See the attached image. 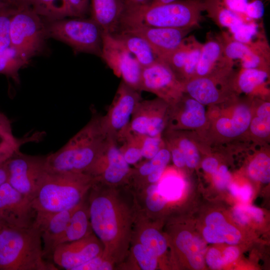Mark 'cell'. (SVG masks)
<instances>
[{"instance_id": "1", "label": "cell", "mask_w": 270, "mask_h": 270, "mask_svg": "<svg viewBox=\"0 0 270 270\" xmlns=\"http://www.w3.org/2000/svg\"><path fill=\"white\" fill-rule=\"evenodd\" d=\"M86 200L94 234L104 246V256L121 265L126 259L134 226L140 210L128 184L110 186L94 182Z\"/></svg>"}, {"instance_id": "30", "label": "cell", "mask_w": 270, "mask_h": 270, "mask_svg": "<svg viewBox=\"0 0 270 270\" xmlns=\"http://www.w3.org/2000/svg\"><path fill=\"white\" fill-rule=\"evenodd\" d=\"M116 142L124 159L130 166L137 165L143 158L139 135L127 128L116 138Z\"/></svg>"}, {"instance_id": "54", "label": "cell", "mask_w": 270, "mask_h": 270, "mask_svg": "<svg viewBox=\"0 0 270 270\" xmlns=\"http://www.w3.org/2000/svg\"><path fill=\"white\" fill-rule=\"evenodd\" d=\"M244 208L250 217L256 222H260L263 220V212L258 208L249 206H244Z\"/></svg>"}, {"instance_id": "16", "label": "cell", "mask_w": 270, "mask_h": 270, "mask_svg": "<svg viewBox=\"0 0 270 270\" xmlns=\"http://www.w3.org/2000/svg\"><path fill=\"white\" fill-rule=\"evenodd\" d=\"M103 252L102 244L93 232L81 239L58 244L51 254L55 264L66 270H75Z\"/></svg>"}, {"instance_id": "62", "label": "cell", "mask_w": 270, "mask_h": 270, "mask_svg": "<svg viewBox=\"0 0 270 270\" xmlns=\"http://www.w3.org/2000/svg\"><path fill=\"white\" fill-rule=\"evenodd\" d=\"M5 228L0 222V231Z\"/></svg>"}, {"instance_id": "14", "label": "cell", "mask_w": 270, "mask_h": 270, "mask_svg": "<svg viewBox=\"0 0 270 270\" xmlns=\"http://www.w3.org/2000/svg\"><path fill=\"white\" fill-rule=\"evenodd\" d=\"M36 213L31 201L7 182L0 186V222L5 228H29Z\"/></svg>"}, {"instance_id": "58", "label": "cell", "mask_w": 270, "mask_h": 270, "mask_svg": "<svg viewBox=\"0 0 270 270\" xmlns=\"http://www.w3.org/2000/svg\"><path fill=\"white\" fill-rule=\"evenodd\" d=\"M8 174L5 162L0 164V186L7 181Z\"/></svg>"}, {"instance_id": "37", "label": "cell", "mask_w": 270, "mask_h": 270, "mask_svg": "<svg viewBox=\"0 0 270 270\" xmlns=\"http://www.w3.org/2000/svg\"><path fill=\"white\" fill-rule=\"evenodd\" d=\"M248 172L252 179L262 183H268L270 180V158L264 153L258 154L250 163Z\"/></svg>"}, {"instance_id": "11", "label": "cell", "mask_w": 270, "mask_h": 270, "mask_svg": "<svg viewBox=\"0 0 270 270\" xmlns=\"http://www.w3.org/2000/svg\"><path fill=\"white\" fill-rule=\"evenodd\" d=\"M204 4L208 16L233 40L252 44L266 39L260 22H246L212 0H204Z\"/></svg>"}, {"instance_id": "24", "label": "cell", "mask_w": 270, "mask_h": 270, "mask_svg": "<svg viewBox=\"0 0 270 270\" xmlns=\"http://www.w3.org/2000/svg\"><path fill=\"white\" fill-rule=\"evenodd\" d=\"M112 34L124 44L142 68L159 60L150 44L142 38L122 31H118Z\"/></svg>"}, {"instance_id": "56", "label": "cell", "mask_w": 270, "mask_h": 270, "mask_svg": "<svg viewBox=\"0 0 270 270\" xmlns=\"http://www.w3.org/2000/svg\"><path fill=\"white\" fill-rule=\"evenodd\" d=\"M252 196V188L249 184H245L239 188L238 197L242 201L246 202L249 200Z\"/></svg>"}, {"instance_id": "20", "label": "cell", "mask_w": 270, "mask_h": 270, "mask_svg": "<svg viewBox=\"0 0 270 270\" xmlns=\"http://www.w3.org/2000/svg\"><path fill=\"white\" fill-rule=\"evenodd\" d=\"M126 0H90L91 18L103 32L110 34L116 32Z\"/></svg>"}, {"instance_id": "26", "label": "cell", "mask_w": 270, "mask_h": 270, "mask_svg": "<svg viewBox=\"0 0 270 270\" xmlns=\"http://www.w3.org/2000/svg\"><path fill=\"white\" fill-rule=\"evenodd\" d=\"M251 120L249 108L245 104H240L234 109L231 118H220L216 122V128L222 136L234 138L244 133L250 126Z\"/></svg>"}, {"instance_id": "29", "label": "cell", "mask_w": 270, "mask_h": 270, "mask_svg": "<svg viewBox=\"0 0 270 270\" xmlns=\"http://www.w3.org/2000/svg\"><path fill=\"white\" fill-rule=\"evenodd\" d=\"M31 8L46 21L72 16L68 0H34Z\"/></svg>"}, {"instance_id": "3", "label": "cell", "mask_w": 270, "mask_h": 270, "mask_svg": "<svg viewBox=\"0 0 270 270\" xmlns=\"http://www.w3.org/2000/svg\"><path fill=\"white\" fill-rule=\"evenodd\" d=\"M94 114L90 121L62 148L46 156L48 172L86 173L94 164L107 140L100 122Z\"/></svg>"}, {"instance_id": "7", "label": "cell", "mask_w": 270, "mask_h": 270, "mask_svg": "<svg viewBox=\"0 0 270 270\" xmlns=\"http://www.w3.org/2000/svg\"><path fill=\"white\" fill-rule=\"evenodd\" d=\"M10 46L29 62L44 48L45 22L31 8L17 10L10 22Z\"/></svg>"}, {"instance_id": "46", "label": "cell", "mask_w": 270, "mask_h": 270, "mask_svg": "<svg viewBox=\"0 0 270 270\" xmlns=\"http://www.w3.org/2000/svg\"><path fill=\"white\" fill-rule=\"evenodd\" d=\"M203 236L205 240L211 244H220L224 242V238L222 234L215 230L206 226L203 230Z\"/></svg>"}, {"instance_id": "22", "label": "cell", "mask_w": 270, "mask_h": 270, "mask_svg": "<svg viewBox=\"0 0 270 270\" xmlns=\"http://www.w3.org/2000/svg\"><path fill=\"white\" fill-rule=\"evenodd\" d=\"M92 233L93 232L86 198L74 208L66 230L59 240L58 244L76 240Z\"/></svg>"}, {"instance_id": "21", "label": "cell", "mask_w": 270, "mask_h": 270, "mask_svg": "<svg viewBox=\"0 0 270 270\" xmlns=\"http://www.w3.org/2000/svg\"><path fill=\"white\" fill-rule=\"evenodd\" d=\"M232 66L224 58L220 34H208L206 42L202 44L194 77L208 76L214 72V70L217 71L224 68H232Z\"/></svg>"}, {"instance_id": "18", "label": "cell", "mask_w": 270, "mask_h": 270, "mask_svg": "<svg viewBox=\"0 0 270 270\" xmlns=\"http://www.w3.org/2000/svg\"><path fill=\"white\" fill-rule=\"evenodd\" d=\"M194 29L136 26L120 28L118 31L142 38L160 60L178 47Z\"/></svg>"}, {"instance_id": "13", "label": "cell", "mask_w": 270, "mask_h": 270, "mask_svg": "<svg viewBox=\"0 0 270 270\" xmlns=\"http://www.w3.org/2000/svg\"><path fill=\"white\" fill-rule=\"evenodd\" d=\"M140 91L152 92L168 104H174L181 97L183 82L165 62L158 60L142 68Z\"/></svg>"}, {"instance_id": "40", "label": "cell", "mask_w": 270, "mask_h": 270, "mask_svg": "<svg viewBox=\"0 0 270 270\" xmlns=\"http://www.w3.org/2000/svg\"><path fill=\"white\" fill-rule=\"evenodd\" d=\"M140 136L142 158L150 160L154 156L164 147L161 136Z\"/></svg>"}, {"instance_id": "27", "label": "cell", "mask_w": 270, "mask_h": 270, "mask_svg": "<svg viewBox=\"0 0 270 270\" xmlns=\"http://www.w3.org/2000/svg\"><path fill=\"white\" fill-rule=\"evenodd\" d=\"M248 22H260L264 12L262 0H212Z\"/></svg>"}, {"instance_id": "45", "label": "cell", "mask_w": 270, "mask_h": 270, "mask_svg": "<svg viewBox=\"0 0 270 270\" xmlns=\"http://www.w3.org/2000/svg\"><path fill=\"white\" fill-rule=\"evenodd\" d=\"M207 264L213 270H219L224 265L222 256L215 248H211L207 252L206 257Z\"/></svg>"}, {"instance_id": "33", "label": "cell", "mask_w": 270, "mask_h": 270, "mask_svg": "<svg viewBox=\"0 0 270 270\" xmlns=\"http://www.w3.org/2000/svg\"><path fill=\"white\" fill-rule=\"evenodd\" d=\"M207 226L215 230L223 236L224 242L230 244H238L241 238L240 232L226 222L224 216L218 212L208 214L206 218Z\"/></svg>"}, {"instance_id": "50", "label": "cell", "mask_w": 270, "mask_h": 270, "mask_svg": "<svg viewBox=\"0 0 270 270\" xmlns=\"http://www.w3.org/2000/svg\"><path fill=\"white\" fill-rule=\"evenodd\" d=\"M18 146L0 142V164L4 162L18 150Z\"/></svg>"}, {"instance_id": "23", "label": "cell", "mask_w": 270, "mask_h": 270, "mask_svg": "<svg viewBox=\"0 0 270 270\" xmlns=\"http://www.w3.org/2000/svg\"><path fill=\"white\" fill-rule=\"evenodd\" d=\"M174 243L194 268L200 270L204 267L206 245L202 240L194 236L188 231L182 230L176 236Z\"/></svg>"}, {"instance_id": "12", "label": "cell", "mask_w": 270, "mask_h": 270, "mask_svg": "<svg viewBox=\"0 0 270 270\" xmlns=\"http://www.w3.org/2000/svg\"><path fill=\"white\" fill-rule=\"evenodd\" d=\"M142 100L140 92L122 80L106 114L100 116L102 128L115 140L128 128L133 112Z\"/></svg>"}, {"instance_id": "63", "label": "cell", "mask_w": 270, "mask_h": 270, "mask_svg": "<svg viewBox=\"0 0 270 270\" xmlns=\"http://www.w3.org/2000/svg\"><path fill=\"white\" fill-rule=\"evenodd\" d=\"M0 2H5L8 3V0H0ZM8 4H9V3H8Z\"/></svg>"}, {"instance_id": "4", "label": "cell", "mask_w": 270, "mask_h": 270, "mask_svg": "<svg viewBox=\"0 0 270 270\" xmlns=\"http://www.w3.org/2000/svg\"><path fill=\"white\" fill-rule=\"evenodd\" d=\"M94 182L93 178L84 172L46 171L31 201L36 215L75 208L86 198Z\"/></svg>"}, {"instance_id": "41", "label": "cell", "mask_w": 270, "mask_h": 270, "mask_svg": "<svg viewBox=\"0 0 270 270\" xmlns=\"http://www.w3.org/2000/svg\"><path fill=\"white\" fill-rule=\"evenodd\" d=\"M176 144L184 154L186 165L190 168H195L198 162L200 156L194 144L186 138L180 139Z\"/></svg>"}, {"instance_id": "49", "label": "cell", "mask_w": 270, "mask_h": 270, "mask_svg": "<svg viewBox=\"0 0 270 270\" xmlns=\"http://www.w3.org/2000/svg\"><path fill=\"white\" fill-rule=\"evenodd\" d=\"M170 153L174 164L176 167L181 168L186 165L184 154L176 144L172 146Z\"/></svg>"}, {"instance_id": "38", "label": "cell", "mask_w": 270, "mask_h": 270, "mask_svg": "<svg viewBox=\"0 0 270 270\" xmlns=\"http://www.w3.org/2000/svg\"><path fill=\"white\" fill-rule=\"evenodd\" d=\"M202 46V44L198 41L194 36L187 60L180 76L186 78L187 80L195 76Z\"/></svg>"}, {"instance_id": "48", "label": "cell", "mask_w": 270, "mask_h": 270, "mask_svg": "<svg viewBox=\"0 0 270 270\" xmlns=\"http://www.w3.org/2000/svg\"><path fill=\"white\" fill-rule=\"evenodd\" d=\"M0 137L7 138H14L12 132L10 120L1 112H0Z\"/></svg>"}, {"instance_id": "6", "label": "cell", "mask_w": 270, "mask_h": 270, "mask_svg": "<svg viewBox=\"0 0 270 270\" xmlns=\"http://www.w3.org/2000/svg\"><path fill=\"white\" fill-rule=\"evenodd\" d=\"M45 24L48 38L64 42L76 52L100 57L103 30L91 18H64Z\"/></svg>"}, {"instance_id": "34", "label": "cell", "mask_w": 270, "mask_h": 270, "mask_svg": "<svg viewBox=\"0 0 270 270\" xmlns=\"http://www.w3.org/2000/svg\"><path fill=\"white\" fill-rule=\"evenodd\" d=\"M138 190L143 191L141 198L143 207L140 208V210L146 216L150 213L160 212L168 203L167 200L160 192L158 183L148 184Z\"/></svg>"}, {"instance_id": "39", "label": "cell", "mask_w": 270, "mask_h": 270, "mask_svg": "<svg viewBox=\"0 0 270 270\" xmlns=\"http://www.w3.org/2000/svg\"><path fill=\"white\" fill-rule=\"evenodd\" d=\"M16 10L11 6L0 10V51L10 46V22Z\"/></svg>"}, {"instance_id": "61", "label": "cell", "mask_w": 270, "mask_h": 270, "mask_svg": "<svg viewBox=\"0 0 270 270\" xmlns=\"http://www.w3.org/2000/svg\"><path fill=\"white\" fill-rule=\"evenodd\" d=\"M177 0H152L150 4H166L172 2Z\"/></svg>"}, {"instance_id": "53", "label": "cell", "mask_w": 270, "mask_h": 270, "mask_svg": "<svg viewBox=\"0 0 270 270\" xmlns=\"http://www.w3.org/2000/svg\"><path fill=\"white\" fill-rule=\"evenodd\" d=\"M218 162L215 158L210 157L204 160L202 162V168L206 172L213 174L218 169Z\"/></svg>"}, {"instance_id": "8", "label": "cell", "mask_w": 270, "mask_h": 270, "mask_svg": "<svg viewBox=\"0 0 270 270\" xmlns=\"http://www.w3.org/2000/svg\"><path fill=\"white\" fill-rule=\"evenodd\" d=\"M46 156H32L17 150L5 161L7 182L30 201L46 172Z\"/></svg>"}, {"instance_id": "35", "label": "cell", "mask_w": 270, "mask_h": 270, "mask_svg": "<svg viewBox=\"0 0 270 270\" xmlns=\"http://www.w3.org/2000/svg\"><path fill=\"white\" fill-rule=\"evenodd\" d=\"M128 254L132 256L137 270H154L158 268V257L148 248L138 242H132Z\"/></svg>"}, {"instance_id": "42", "label": "cell", "mask_w": 270, "mask_h": 270, "mask_svg": "<svg viewBox=\"0 0 270 270\" xmlns=\"http://www.w3.org/2000/svg\"><path fill=\"white\" fill-rule=\"evenodd\" d=\"M250 129L252 133L260 138H266L270 133V118L256 116L252 119Z\"/></svg>"}, {"instance_id": "59", "label": "cell", "mask_w": 270, "mask_h": 270, "mask_svg": "<svg viewBox=\"0 0 270 270\" xmlns=\"http://www.w3.org/2000/svg\"><path fill=\"white\" fill-rule=\"evenodd\" d=\"M228 188L232 195L238 196L240 187L236 184L232 183L229 184Z\"/></svg>"}, {"instance_id": "55", "label": "cell", "mask_w": 270, "mask_h": 270, "mask_svg": "<svg viewBox=\"0 0 270 270\" xmlns=\"http://www.w3.org/2000/svg\"><path fill=\"white\" fill-rule=\"evenodd\" d=\"M10 6L20 10L28 8H31L34 0H8Z\"/></svg>"}, {"instance_id": "17", "label": "cell", "mask_w": 270, "mask_h": 270, "mask_svg": "<svg viewBox=\"0 0 270 270\" xmlns=\"http://www.w3.org/2000/svg\"><path fill=\"white\" fill-rule=\"evenodd\" d=\"M168 106L159 98L140 100L133 112L128 130L138 135L161 136L166 125Z\"/></svg>"}, {"instance_id": "9", "label": "cell", "mask_w": 270, "mask_h": 270, "mask_svg": "<svg viewBox=\"0 0 270 270\" xmlns=\"http://www.w3.org/2000/svg\"><path fill=\"white\" fill-rule=\"evenodd\" d=\"M100 58L114 74L140 92L142 68L124 44L112 34L103 32Z\"/></svg>"}, {"instance_id": "52", "label": "cell", "mask_w": 270, "mask_h": 270, "mask_svg": "<svg viewBox=\"0 0 270 270\" xmlns=\"http://www.w3.org/2000/svg\"><path fill=\"white\" fill-rule=\"evenodd\" d=\"M238 248L235 246H228L223 252L222 258L224 264H228L236 260L239 255Z\"/></svg>"}, {"instance_id": "15", "label": "cell", "mask_w": 270, "mask_h": 270, "mask_svg": "<svg viewBox=\"0 0 270 270\" xmlns=\"http://www.w3.org/2000/svg\"><path fill=\"white\" fill-rule=\"evenodd\" d=\"M225 60L232 64L237 60L244 68H262L270 63V46L267 40L246 44L232 38L226 32L220 34Z\"/></svg>"}, {"instance_id": "51", "label": "cell", "mask_w": 270, "mask_h": 270, "mask_svg": "<svg viewBox=\"0 0 270 270\" xmlns=\"http://www.w3.org/2000/svg\"><path fill=\"white\" fill-rule=\"evenodd\" d=\"M234 217L240 224H246L250 217L244 208V206H236L233 212Z\"/></svg>"}, {"instance_id": "5", "label": "cell", "mask_w": 270, "mask_h": 270, "mask_svg": "<svg viewBox=\"0 0 270 270\" xmlns=\"http://www.w3.org/2000/svg\"><path fill=\"white\" fill-rule=\"evenodd\" d=\"M44 256L41 234L34 226L0 231V270H58Z\"/></svg>"}, {"instance_id": "32", "label": "cell", "mask_w": 270, "mask_h": 270, "mask_svg": "<svg viewBox=\"0 0 270 270\" xmlns=\"http://www.w3.org/2000/svg\"><path fill=\"white\" fill-rule=\"evenodd\" d=\"M269 69L242 68L238 78V85L240 91L250 94L263 84L269 76Z\"/></svg>"}, {"instance_id": "44", "label": "cell", "mask_w": 270, "mask_h": 270, "mask_svg": "<svg viewBox=\"0 0 270 270\" xmlns=\"http://www.w3.org/2000/svg\"><path fill=\"white\" fill-rule=\"evenodd\" d=\"M72 16L83 18L89 8L90 0H68Z\"/></svg>"}, {"instance_id": "2", "label": "cell", "mask_w": 270, "mask_h": 270, "mask_svg": "<svg viewBox=\"0 0 270 270\" xmlns=\"http://www.w3.org/2000/svg\"><path fill=\"white\" fill-rule=\"evenodd\" d=\"M204 11V0L144 5L126 0L118 29L136 26L194 28L199 26Z\"/></svg>"}, {"instance_id": "28", "label": "cell", "mask_w": 270, "mask_h": 270, "mask_svg": "<svg viewBox=\"0 0 270 270\" xmlns=\"http://www.w3.org/2000/svg\"><path fill=\"white\" fill-rule=\"evenodd\" d=\"M184 107L179 112H174V120H177L179 125L188 128H198L206 122L205 109L202 104L194 98H188Z\"/></svg>"}, {"instance_id": "25", "label": "cell", "mask_w": 270, "mask_h": 270, "mask_svg": "<svg viewBox=\"0 0 270 270\" xmlns=\"http://www.w3.org/2000/svg\"><path fill=\"white\" fill-rule=\"evenodd\" d=\"M183 86L184 90L203 105L214 103L220 98L214 80L209 76L194 77L183 82Z\"/></svg>"}, {"instance_id": "19", "label": "cell", "mask_w": 270, "mask_h": 270, "mask_svg": "<svg viewBox=\"0 0 270 270\" xmlns=\"http://www.w3.org/2000/svg\"><path fill=\"white\" fill-rule=\"evenodd\" d=\"M74 208L35 216L33 226L38 228L40 232L44 256L48 254H51L58 244L59 240L66 230Z\"/></svg>"}, {"instance_id": "57", "label": "cell", "mask_w": 270, "mask_h": 270, "mask_svg": "<svg viewBox=\"0 0 270 270\" xmlns=\"http://www.w3.org/2000/svg\"><path fill=\"white\" fill-rule=\"evenodd\" d=\"M258 116L270 118V104L266 102L262 104L257 110Z\"/></svg>"}, {"instance_id": "60", "label": "cell", "mask_w": 270, "mask_h": 270, "mask_svg": "<svg viewBox=\"0 0 270 270\" xmlns=\"http://www.w3.org/2000/svg\"><path fill=\"white\" fill-rule=\"evenodd\" d=\"M129 2L136 4H148L152 2V0H128Z\"/></svg>"}, {"instance_id": "36", "label": "cell", "mask_w": 270, "mask_h": 270, "mask_svg": "<svg viewBox=\"0 0 270 270\" xmlns=\"http://www.w3.org/2000/svg\"><path fill=\"white\" fill-rule=\"evenodd\" d=\"M158 186L160 192L168 202H174L181 198L184 188V182L179 177L168 176L158 183Z\"/></svg>"}, {"instance_id": "10", "label": "cell", "mask_w": 270, "mask_h": 270, "mask_svg": "<svg viewBox=\"0 0 270 270\" xmlns=\"http://www.w3.org/2000/svg\"><path fill=\"white\" fill-rule=\"evenodd\" d=\"M131 168L116 140L108 137L98 158L86 173L92 176L94 182L117 186L128 184Z\"/></svg>"}, {"instance_id": "31", "label": "cell", "mask_w": 270, "mask_h": 270, "mask_svg": "<svg viewBox=\"0 0 270 270\" xmlns=\"http://www.w3.org/2000/svg\"><path fill=\"white\" fill-rule=\"evenodd\" d=\"M28 62L12 46L0 51V74L12 78L20 83L18 72Z\"/></svg>"}, {"instance_id": "47", "label": "cell", "mask_w": 270, "mask_h": 270, "mask_svg": "<svg viewBox=\"0 0 270 270\" xmlns=\"http://www.w3.org/2000/svg\"><path fill=\"white\" fill-rule=\"evenodd\" d=\"M104 258L102 253L80 266L75 270H100V265Z\"/></svg>"}, {"instance_id": "43", "label": "cell", "mask_w": 270, "mask_h": 270, "mask_svg": "<svg viewBox=\"0 0 270 270\" xmlns=\"http://www.w3.org/2000/svg\"><path fill=\"white\" fill-rule=\"evenodd\" d=\"M213 179L216 186L220 189L228 188L230 184V176L228 168L224 165L221 166L213 173Z\"/></svg>"}]
</instances>
